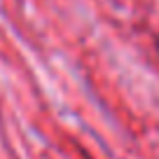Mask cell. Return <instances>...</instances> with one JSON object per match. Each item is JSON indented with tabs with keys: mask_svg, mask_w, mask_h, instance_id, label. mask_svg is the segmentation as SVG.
<instances>
[{
	"mask_svg": "<svg viewBox=\"0 0 159 159\" xmlns=\"http://www.w3.org/2000/svg\"><path fill=\"white\" fill-rule=\"evenodd\" d=\"M157 49H159V38H157Z\"/></svg>",
	"mask_w": 159,
	"mask_h": 159,
	"instance_id": "cell-1",
	"label": "cell"
}]
</instances>
